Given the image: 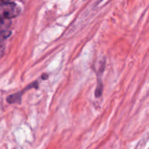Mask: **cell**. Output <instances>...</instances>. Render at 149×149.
Returning a JSON list of instances; mask_svg holds the SVG:
<instances>
[{"mask_svg":"<svg viewBox=\"0 0 149 149\" xmlns=\"http://www.w3.org/2000/svg\"><path fill=\"white\" fill-rule=\"evenodd\" d=\"M20 12L21 10L20 7L13 2L1 4L0 13H1V17L3 18L10 20L13 17H17L20 14Z\"/></svg>","mask_w":149,"mask_h":149,"instance_id":"1","label":"cell"},{"mask_svg":"<svg viewBox=\"0 0 149 149\" xmlns=\"http://www.w3.org/2000/svg\"><path fill=\"white\" fill-rule=\"evenodd\" d=\"M23 93H16L9 95L7 98V103L10 104H20L21 103Z\"/></svg>","mask_w":149,"mask_h":149,"instance_id":"2","label":"cell"},{"mask_svg":"<svg viewBox=\"0 0 149 149\" xmlns=\"http://www.w3.org/2000/svg\"><path fill=\"white\" fill-rule=\"evenodd\" d=\"M103 84H102L101 81H99L98 80V82H97V87H96V90H95V97H101L102 94H103Z\"/></svg>","mask_w":149,"mask_h":149,"instance_id":"3","label":"cell"},{"mask_svg":"<svg viewBox=\"0 0 149 149\" xmlns=\"http://www.w3.org/2000/svg\"><path fill=\"white\" fill-rule=\"evenodd\" d=\"M10 24H11V22H10V19H6L1 17V31H5L7 30V29H8L10 27Z\"/></svg>","mask_w":149,"mask_h":149,"instance_id":"4","label":"cell"},{"mask_svg":"<svg viewBox=\"0 0 149 149\" xmlns=\"http://www.w3.org/2000/svg\"><path fill=\"white\" fill-rule=\"evenodd\" d=\"M12 34V32L9 30L1 31V40L3 42L4 40L7 39V38L10 37Z\"/></svg>","mask_w":149,"mask_h":149,"instance_id":"5","label":"cell"},{"mask_svg":"<svg viewBox=\"0 0 149 149\" xmlns=\"http://www.w3.org/2000/svg\"><path fill=\"white\" fill-rule=\"evenodd\" d=\"M10 0H1V4H7V3H10Z\"/></svg>","mask_w":149,"mask_h":149,"instance_id":"6","label":"cell"},{"mask_svg":"<svg viewBox=\"0 0 149 149\" xmlns=\"http://www.w3.org/2000/svg\"><path fill=\"white\" fill-rule=\"evenodd\" d=\"M42 78H43L44 79H45L47 78V76H44V77H42Z\"/></svg>","mask_w":149,"mask_h":149,"instance_id":"7","label":"cell"}]
</instances>
